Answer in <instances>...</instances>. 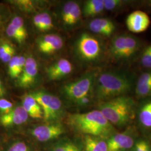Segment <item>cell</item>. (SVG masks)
I'll use <instances>...</instances> for the list:
<instances>
[{
	"label": "cell",
	"mask_w": 151,
	"mask_h": 151,
	"mask_svg": "<svg viewBox=\"0 0 151 151\" xmlns=\"http://www.w3.org/2000/svg\"><path fill=\"white\" fill-rule=\"evenodd\" d=\"M133 85V78L124 72L105 71L96 76L92 92L104 101L125 96L130 91Z\"/></svg>",
	"instance_id": "obj_1"
},
{
	"label": "cell",
	"mask_w": 151,
	"mask_h": 151,
	"mask_svg": "<svg viewBox=\"0 0 151 151\" xmlns=\"http://www.w3.org/2000/svg\"><path fill=\"white\" fill-rule=\"evenodd\" d=\"M68 122L75 129L87 135L101 138L110 137L115 131L113 125L99 110L72 114L68 117Z\"/></svg>",
	"instance_id": "obj_2"
},
{
	"label": "cell",
	"mask_w": 151,
	"mask_h": 151,
	"mask_svg": "<svg viewBox=\"0 0 151 151\" xmlns=\"http://www.w3.org/2000/svg\"><path fill=\"white\" fill-rule=\"evenodd\" d=\"M134 101L126 95L99 104V110L111 124L117 127H123L130 123L134 117Z\"/></svg>",
	"instance_id": "obj_3"
},
{
	"label": "cell",
	"mask_w": 151,
	"mask_h": 151,
	"mask_svg": "<svg viewBox=\"0 0 151 151\" xmlns=\"http://www.w3.org/2000/svg\"><path fill=\"white\" fill-rule=\"evenodd\" d=\"M140 40L132 35L123 34L115 36L112 39L109 53L114 60L128 61L133 59L140 51Z\"/></svg>",
	"instance_id": "obj_4"
},
{
	"label": "cell",
	"mask_w": 151,
	"mask_h": 151,
	"mask_svg": "<svg viewBox=\"0 0 151 151\" xmlns=\"http://www.w3.org/2000/svg\"><path fill=\"white\" fill-rule=\"evenodd\" d=\"M96 75L90 72L82 76L79 79L65 85L63 92L70 99L76 103L83 97L88 96L93 91Z\"/></svg>",
	"instance_id": "obj_5"
},
{
	"label": "cell",
	"mask_w": 151,
	"mask_h": 151,
	"mask_svg": "<svg viewBox=\"0 0 151 151\" xmlns=\"http://www.w3.org/2000/svg\"><path fill=\"white\" fill-rule=\"evenodd\" d=\"M76 50L82 60L87 62H92L100 58L103 52V47L97 38L83 32L77 41Z\"/></svg>",
	"instance_id": "obj_6"
},
{
	"label": "cell",
	"mask_w": 151,
	"mask_h": 151,
	"mask_svg": "<svg viewBox=\"0 0 151 151\" xmlns=\"http://www.w3.org/2000/svg\"><path fill=\"white\" fill-rule=\"evenodd\" d=\"M30 95L42 109L45 121L47 122H53L60 116L62 104L59 98L43 91L35 92Z\"/></svg>",
	"instance_id": "obj_7"
},
{
	"label": "cell",
	"mask_w": 151,
	"mask_h": 151,
	"mask_svg": "<svg viewBox=\"0 0 151 151\" xmlns=\"http://www.w3.org/2000/svg\"><path fill=\"white\" fill-rule=\"evenodd\" d=\"M151 23L150 17L146 12L137 10L130 13L127 17L126 25L133 33H140L146 31Z\"/></svg>",
	"instance_id": "obj_8"
},
{
	"label": "cell",
	"mask_w": 151,
	"mask_h": 151,
	"mask_svg": "<svg viewBox=\"0 0 151 151\" xmlns=\"http://www.w3.org/2000/svg\"><path fill=\"white\" fill-rule=\"evenodd\" d=\"M37 62L34 58L29 57L26 59L25 67L18 77L17 84L22 88H28L35 83L38 75Z\"/></svg>",
	"instance_id": "obj_9"
},
{
	"label": "cell",
	"mask_w": 151,
	"mask_h": 151,
	"mask_svg": "<svg viewBox=\"0 0 151 151\" xmlns=\"http://www.w3.org/2000/svg\"><path fill=\"white\" fill-rule=\"evenodd\" d=\"M63 133V127L59 124L40 125L31 132L32 136L40 142H47L57 138Z\"/></svg>",
	"instance_id": "obj_10"
},
{
	"label": "cell",
	"mask_w": 151,
	"mask_h": 151,
	"mask_svg": "<svg viewBox=\"0 0 151 151\" xmlns=\"http://www.w3.org/2000/svg\"><path fill=\"white\" fill-rule=\"evenodd\" d=\"M37 45L39 51L44 54H52L63 47L62 38L56 34H47L37 39Z\"/></svg>",
	"instance_id": "obj_11"
},
{
	"label": "cell",
	"mask_w": 151,
	"mask_h": 151,
	"mask_svg": "<svg viewBox=\"0 0 151 151\" xmlns=\"http://www.w3.org/2000/svg\"><path fill=\"white\" fill-rule=\"evenodd\" d=\"M135 143L128 133L114 134L107 142L108 151H125L132 149Z\"/></svg>",
	"instance_id": "obj_12"
},
{
	"label": "cell",
	"mask_w": 151,
	"mask_h": 151,
	"mask_svg": "<svg viewBox=\"0 0 151 151\" xmlns=\"http://www.w3.org/2000/svg\"><path fill=\"white\" fill-rule=\"evenodd\" d=\"M28 116L22 106H19L13 108L9 113L2 115L0 117V122L6 127L19 125L27 121Z\"/></svg>",
	"instance_id": "obj_13"
},
{
	"label": "cell",
	"mask_w": 151,
	"mask_h": 151,
	"mask_svg": "<svg viewBox=\"0 0 151 151\" xmlns=\"http://www.w3.org/2000/svg\"><path fill=\"white\" fill-rule=\"evenodd\" d=\"M72 68V65L68 60L60 59L48 67L46 72L50 80H57L68 75L71 73Z\"/></svg>",
	"instance_id": "obj_14"
},
{
	"label": "cell",
	"mask_w": 151,
	"mask_h": 151,
	"mask_svg": "<svg viewBox=\"0 0 151 151\" xmlns=\"http://www.w3.org/2000/svg\"><path fill=\"white\" fill-rule=\"evenodd\" d=\"M88 27L92 32L104 37L111 36L116 30V25L107 18H96L89 23Z\"/></svg>",
	"instance_id": "obj_15"
},
{
	"label": "cell",
	"mask_w": 151,
	"mask_h": 151,
	"mask_svg": "<svg viewBox=\"0 0 151 151\" xmlns=\"http://www.w3.org/2000/svg\"><path fill=\"white\" fill-rule=\"evenodd\" d=\"M22 106L28 115L32 118L41 119L43 118L42 109L30 94L25 95L23 97Z\"/></svg>",
	"instance_id": "obj_16"
},
{
	"label": "cell",
	"mask_w": 151,
	"mask_h": 151,
	"mask_svg": "<svg viewBox=\"0 0 151 151\" xmlns=\"http://www.w3.org/2000/svg\"><path fill=\"white\" fill-rule=\"evenodd\" d=\"M84 145L85 151H108L107 142L100 137L86 135Z\"/></svg>",
	"instance_id": "obj_17"
},
{
	"label": "cell",
	"mask_w": 151,
	"mask_h": 151,
	"mask_svg": "<svg viewBox=\"0 0 151 151\" xmlns=\"http://www.w3.org/2000/svg\"><path fill=\"white\" fill-rule=\"evenodd\" d=\"M33 23L34 26L42 32L48 31L54 27L52 19L47 12L35 15L33 18Z\"/></svg>",
	"instance_id": "obj_18"
},
{
	"label": "cell",
	"mask_w": 151,
	"mask_h": 151,
	"mask_svg": "<svg viewBox=\"0 0 151 151\" xmlns=\"http://www.w3.org/2000/svg\"><path fill=\"white\" fill-rule=\"evenodd\" d=\"M104 10V0H89L85 2L82 12L85 17H92L100 14Z\"/></svg>",
	"instance_id": "obj_19"
},
{
	"label": "cell",
	"mask_w": 151,
	"mask_h": 151,
	"mask_svg": "<svg viewBox=\"0 0 151 151\" xmlns=\"http://www.w3.org/2000/svg\"><path fill=\"white\" fill-rule=\"evenodd\" d=\"M140 124L147 128H151V100L143 105L139 112Z\"/></svg>",
	"instance_id": "obj_20"
},
{
	"label": "cell",
	"mask_w": 151,
	"mask_h": 151,
	"mask_svg": "<svg viewBox=\"0 0 151 151\" xmlns=\"http://www.w3.org/2000/svg\"><path fill=\"white\" fill-rule=\"evenodd\" d=\"M81 14L82 11L80 6L75 2L72 10L70 12L68 20L65 25L68 26H72L73 25H75L80 20L81 18Z\"/></svg>",
	"instance_id": "obj_21"
},
{
	"label": "cell",
	"mask_w": 151,
	"mask_h": 151,
	"mask_svg": "<svg viewBox=\"0 0 151 151\" xmlns=\"http://www.w3.org/2000/svg\"><path fill=\"white\" fill-rule=\"evenodd\" d=\"M19 56L15 55L9 62L8 73L12 78H18L20 75L19 69Z\"/></svg>",
	"instance_id": "obj_22"
},
{
	"label": "cell",
	"mask_w": 151,
	"mask_h": 151,
	"mask_svg": "<svg viewBox=\"0 0 151 151\" xmlns=\"http://www.w3.org/2000/svg\"><path fill=\"white\" fill-rule=\"evenodd\" d=\"M10 24L12 25V26L16 29V30H17L19 32L22 34L23 37L27 39L28 34L25 25L24 24V21L23 19L20 16H15Z\"/></svg>",
	"instance_id": "obj_23"
},
{
	"label": "cell",
	"mask_w": 151,
	"mask_h": 151,
	"mask_svg": "<svg viewBox=\"0 0 151 151\" xmlns=\"http://www.w3.org/2000/svg\"><path fill=\"white\" fill-rule=\"evenodd\" d=\"M6 34L9 37L14 39L18 43H22L27 40L22 36L20 32L16 30V29L10 23L6 28Z\"/></svg>",
	"instance_id": "obj_24"
},
{
	"label": "cell",
	"mask_w": 151,
	"mask_h": 151,
	"mask_svg": "<svg viewBox=\"0 0 151 151\" xmlns=\"http://www.w3.org/2000/svg\"><path fill=\"white\" fill-rule=\"evenodd\" d=\"M140 63L143 67L151 68V44L143 50L140 58Z\"/></svg>",
	"instance_id": "obj_25"
},
{
	"label": "cell",
	"mask_w": 151,
	"mask_h": 151,
	"mask_svg": "<svg viewBox=\"0 0 151 151\" xmlns=\"http://www.w3.org/2000/svg\"><path fill=\"white\" fill-rule=\"evenodd\" d=\"M127 1L121 0H104V9L108 11H114L122 7Z\"/></svg>",
	"instance_id": "obj_26"
},
{
	"label": "cell",
	"mask_w": 151,
	"mask_h": 151,
	"mask_svg": "<svg viewBox=\"0 0 151 151\" xmlns=\"http://www.w3.org/2000/svg\"><path fill=\"white\" fill-rule=\"evenodd\" d=\"M14 4L21 10L24 11L30 12L35 7V2L30 0H18L14 1Z\"/></svg>",
	"instance_id": "obj_27"
},
{
	"label": "cell",
	"mask_w": 151,
	"mask_h": 151,
	"mask_svg": "<svg viewBox=\"0 0 151 151\" xmlns=\"http://www.w3.org/2000/svg\"><path fill=\"white\" fill-rule=\"evenodd\" d=\"M135 93L137 96L146 97L151 96V83L140 86H136Z\"/></svg>",
	"instance_id": "obj_28"
},
{
	"label": "cell",
	"mask_w": 151,
	"mask_h": 151,
	"mask_svg": "<svg viewBox=\"0 0 151 151\" xmlns=\"http://www.w3.org/2000/svg\"><path fill=\"white\" fill-rule=\"evenodd\" d=\"M53 151H81L80 148L72 142H65L55 147Z\"/></svg>",
	"instance_id": "obj_29"
},
{
	"label": "cell",
	"mask_w": 151,
	"mask_h": 151,
	"mask_svg": "<svg viewBox=\"0 0 151 151\" xmlns=\"http://www.w3.org/2000/svg\"><path fill=\"white\" fill-rule=\"evenodd\" d=\"M75 2L74 1H69L66 4H65V5L63 7L62 12V19L65 25L66 24L68 20L70 12L72 10Z\"/></svg>",
	"instance_id": "obj_30"
},
{
	"label": "cell",
	"mask_w": 151,
	"mask_h": 151,
	"mask_svg": "<svg viewBox=\"0 0 151 151\" xmlns=\"http://www.w3.org/2000/svg\"><path fill=\"white\" fill-rule=\"evenodd\" d=\"M132 151H151V147L150 143L146 140L140 139L135 142Z\"/></svg>",
	"instance_id": "obj_31"
},
{
	"label": "cell",
	"mask_w": 151,
	"mask_h": 151,
	"mask_svg": "<svg viewBox=\"0 0 151 151\" xmlns=\"http://www.w3.org/2000/svg\"><path fill=\"white\" fill-rule=\"evenodd\" d=\"M13 109V104L9 100L1 99H0V111L2 115L10 112Z\"/></svg>",
	"instance_id": "obj_32"
},
{
	"label": "cell",
	"mask_w": 151,
	"mask_h": 151,
	"mask_svg": "<svg viewBox=\"0 0 151 151\" xmlns=\"http://www.w3.org/2000/svg\"><path fill=\"white\" fill-rule=\"evenodd\" d=\"M151 83V72H146L139 76L136 86H140Z\"/></svg>",
	"instance_id": "obj_33"
},
{
	"label": "cell",
	"mask_w": 151,
	"mask_h": 151,
	"mask_svg": "<svg viewBox=\"0 0 151 151\" xmlns=\"http://www.w3.org/2000/svg\"><path fill=\"white\" fill-rule=\"evenodd\" d=\"M7 151H29V150L25 143L20 142L12 145Z\"/></svg>",
	"instance_id": "obj_34"
},
{
	"label": "cell",
	"mask_w": 151,
	"mask_h": 151,
	"mask_svg": "<svg viewBox=\"0 0 151 151\" xmlns=\"http://www.w3.org/2000/svg\"><path fill=\"white\" fill-rule=\"evenodd\" d=\"M13 46L11 44L5 41L0 43V60H1L5 55V54Z\"/></svg>",
	"instance_id": "obj_35"
},
{
	"label": "cell",
	"mask_w": 151,
	"mask_h": 151,
	"mask_svg": "<svg viewBox=\"0 0 151 151\" xmlns=\"http://www.w3.org/2000/svg\"><path fill=\"white\" fill-rule=\"evenodd\" d=\"M90 102V96H86V97H83L82 99L78 100L77 103L81 106H85L88 103Z\"/></svg>",
	"instance_id": "obj_36"
},
{
	"label": "cell",
	"mask_w": 151,
	"mask_h": 151,
	"mask_svg": "<svg viewBox=\"0 0 151 151\" xmlns=\"http://www.w3.org/2000/svg\"><path fill=\"white\" fill-rule=\"evenodd\" d=\"M5 93V91H4V87L2 86V82L0 80V97L2 96Z\"/></svg>",
	"instance_id": "obj_37"
}]
</instances>
